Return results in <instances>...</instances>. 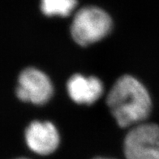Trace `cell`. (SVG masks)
<instances>
[{
	"label": "cell",
	"instance_id": "cell-9",
	"mask_svg": "<svg viewBox=\"0 0 159 159\" xmlns=\"http://www.w3.org/2000/svg\"><path fill=\"white\" fill-rule=\"evenodd\" d=\"M16 159H29V158H26V157H19V158H16Z\"/></svg>",
	"mask_w": 159,
	"mask_h": 159
},
{
	"label": "cell",
	"instance_id": "cell-1",
	"mask_svg": "<svg viewBox=\"0 0 159 159\" xmlns=\"http://www.w3.org/2000/svg\"><path fill=\"white\" fill-rule=\"evenodd\" d=\"M107 102L121 128L137 125L150 113L149 93L139 80L129 75L117 80L107 96Z\"/></svg>",
	"mask_w": 159,
	"mask_h": 159
},
{
	"label": "cell",
	"instance_id": "cell-8",
	"mask_svg": "<svg viewBox=\"0 0 159 159\" xmlns=\"http://www.w3.org/2000/svg\"><path fill=\"white\" fill-rule=\"evenodd\" d=\"M93 159H111V158H107V157H95Z\"/></svg>",
	"mask_w": 159,
	"mask_h": 159
},
{
	"label": "cell",
	"instance_id": "cell-3",
	"mask_svg": "<svg viewBox=\"0 0 159 159\" xmlns=\"http://www.w3.org/2000/svg\"><path fill=\"white\" fill-rule=\"evenodd\" d=\"M124 154L126 159H159V126H134L125 137Z\"/></svg>",
	"mask_w": 159,
	"mask_h": 159
},
{
	"label": "cell",
	"instance_id": "cell-6",
	"mask_svg": "<svg viewBox=\"0 0 159 159\" xmlns=\"http://www.w3.org/2000/svg\"><path fill=\"white\" fill-rule=\"evenodd\" d=\"M67 89L70 98L79 104H92L102 94L103 86L98 78L86 77L75 74L67 81Z\"/></svg>",
	"mask_w": 159,
	"mask_h": 159
},
{
	"label": "cell",
	"instance_id": "cell-7",
	"mask_svg": "<svg viewBox=\"0 0 159 159\" xmlns=\"http://www.w3.org/2000/svg\"><path fill=\"white\" fill-rule=\"evenodd\" d=\"M77 4V0H41V10L47 16H69Z\"/></svg>",
	"mask_w": 159,
	"mask_h": 159
},
{
	"label": "cell",
	"instance_id": "cell-5",
	"mask_svg": "<svg viewBox=\"0 0 159 159\" xmlns=\"http://www.w3.org/2000/svg\"><path fill=\"white\" fill-rule=\"evenodd\" d=\"M25 140L33 152L48 155L59 146V136L54 124L50 122L34 121L25 131Z\"/></svg>",
	"mask_w": 159,
	"mask_h": 159
},
{
	"label": "cell",
	"instance_id": "cell-4",
	"mask_svg": "<svg viewBox=\"0 0 159 159\" xmlns=\"http://www.w3.org/2000/svg\"><path fill=\"white\" fill-rule=\"evenodd\" d=\"M16 93L23 102L42 105L52 96L53 86L46 74L34 67H29L20 74Z\"/></svg>",
	"mask_w": 159,
	"mask_h": 159
},
{
	"label": "cell",
	"instance_id": "cell-2",
	"mask_svg": "<svg viewBox=\"0 0 159 159\" xmlns=\"http://www.w3.org/2000/svg\"><path fill=\"white\" fill-rule=\"evenodd\" d=\"M111 27V17L104 10L98 7L88 6L75 13L71 33L77 44L86 46L104 38L110 33Z\"/></svg>",
	"mask_w": 159,
	"mask_h": 159
}]
</instances>
